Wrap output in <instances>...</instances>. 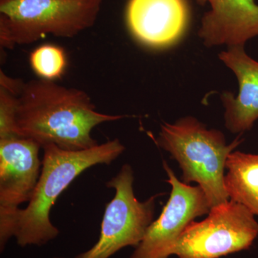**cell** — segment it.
I'll return each instance as SVG.
<instances>
[{"instance_id": "1", "label": "cell", "mask_w": 258, "mask_h": 258, "mask_svg": "<svg viewBox=\"0 0 258 258\" xmlns=\"http://www.w3.org/2000/svg\"><path fill=\"white\" fill-rule=\"evenodd\" d=\"M125 117L100 113L85 91L49 80L25 83L18 96L19 135L42 148L52 144L64 150L91 149L98 144L91 135L93 128Z\"/></svg>"}, {"instance_id": "2", "label": "cell", "mask_w": 258, "mask_h": 258, "mask_svg": "<svg viewBox=\"0 0 258 258\" xmlns=\"http://www.w3.org/2000/svg\"><path fill=\"white\" fill-rule=\"evenodd\" d=\"M42 149L40 179L28 207L20 209L17 217L14 237L22 247L44 245L56 238L59 230L50 215L61 194L83 171L98 164H111L125 151L118 139L85 150H64L52 144Z\"/></svg>"}, {"instance_id": "3", "label": "cell", "mask_w": 258, "mask_h": 258, "mask_svg": "<svg viewBox=\"0 0 258 258\" xmlns=\"http://www.w3.org/2000/svg\"><path fill=\"white\" fill-rule=\"evenodd\" d=\"M242 142L237 137L227 144L221 132L208 130L189 116L174 123H163L156 142L179 163L182 182L201 186L212 209L230 200L225 184L226 163Z\"/></svg>"}, {"instance_id": "4", "label": "cell", "mask_w": 258, "mask_h": 258, "mask_svg": "<svg viewBox=\"0 0 258 258\" xmlns=\"http://www.w3.org/2000/svg\"><path fill=\"white\" fill-rule=\"evenodd\" d=\"M101 5L102 0H0L1 47L76 36L94 25Z\"/></svg>"}, {"instance_id": "5", "label": "cell", "mask_w": 258, "mask_h": 258, "mask_svg": "<svg viewBox=\"0 0 258 258\" xmlns=\"http://www.w3.org/2000/svg\"><path fill=\"white\" fill-rule=\"evenodd\" d=\"M134 181L133 169L126 164L106 182L107 187L115 190V195L106 205L99 239L75 258H109L120 249L140 244L153 222L156 200L160 195L140 202L134 195Z\"/></svg>"}, {"instance_id": "6", "label": "cell", "mask_w": 258, "mask_h": 258, "mask_svg": "<svg viewBox=\"0 0 258 258\" xmlns=\"http://www.w3.org/2000/svg\"><path fill=\"white\" fill-rule=\"evenodd\" d=\"M258 237L255 215L229 200L210 210L200 222H190L171 252L179 258H219L248 249Z\"/></svg>"}, {"instance_id": "7", "label": "cell", "mask_w": 258, "mask_h": 258, "mask_svg": "<svg viewBox=\"0 0 258 258\" xmlns=\"http://www.w3.org/2000/svg\"><path fill=\"white\" fill-rule=\"evenodd\" d=\"M42 147L23 137L0 139V249L14 237L20 205L29 203L40 179Z\"/></svg>"}, {"instance_id": "8", "label": "cell", "mask_w": 258, "mask_h": 258, "mask_svg": "<svg viewBox=\"0 0 258 258\" xmlns=\"http://www.w3.org/2000/svg\"><path fill=\"white\" fill-rule=\"evenodd\" d=\"M163 168L171 186L169 200L160 216L149 226L143 240L130 258H169L180 235L195 218L208 215L210 208L201 186L179 181L165 161Z\"/></svg>"}, {"instance_id": "9", "label": "cell", "mask_w": 258, "mask_h": 258, "mask_svg": "<svg viewBox=\"0 0 258 258\" xmlns=\"http://www.w3.org/2000/svg\"><path fill=\"white\" fill-rule=\"evenodd\" d=\"M189 11L185 0H130L126 21L137 40L152 48L175 43L187 26Z\"/></svg>"}, {"instance_id": "10", "label": "cell", "mask_w": 258, "mask_h": 258, "mask_svg": "<svg viewBox=\"0 0 258 258\" xmlns=\"http://www.w3.org/2000/svg\"><path fill=\"white\" fill-rule=\"evenodd\" d=\"M210 5L199 35L205 45L244 46L258 36V5L254 0H195Z\"/></svg>"}, {"instance_id": "11", "label": "cell", "mask_w": 258, "mask_h": 258, "mask_svg": "<svg viewBox=\"0 0 258 258\" xmlns=\"http://www.w3.org/2000/svg\"><path fill=\"white\" fill-rule=\"evenodd\" d=\"M219 57L235 73L239 83L237 96L230 92L221 96L225 126L232 133H243L258 119V62L246 53L244 46L230 47Z\"/></svg>"}, {"instance_id": "12", "label": "cell", "mask_w": 258, "mask_h": 258, "mask_svg": "<svg viewBox=\"0 0 258 258\" xmlns=\"http://www.w3.org/2000/svg\"><path fill=\"white\" fill-rule=\"evenodd\" d=\"M226 169L225 189L230 200L258 216V154L232 152Z\"/></svg>"}, {"instance_id": "13", "label": "cell", "mask_w": 258, "mask_h": 258, "mask_svg": "<svg viewBox=\"0 0 258 258\" xmlns=\"http://www.w3.org/2000/svg\"><path fill=\"white\" fill-rule=\"evenodd\" d=\"M30 63L34 72L40 79L55 81L63 75L67 58L63 49L47 44L32 51Z\"/></svg>"}, {"instance_id": "14", "label": "cell", "mask_w": 258, "mask_h": 258, "mask_svg": "<svg viewBox=\"0 0 258 258\" xmlns=\"http://www.w3.org/2000/svg\"><path fill=\"white\" fill-rule=\"evenodd\" d=\"M18 96L0 87V139L20 137L17 127Z\"/></svg>"}, {"instance_id": "15", "label": "cell", "mask_w": 258, "mask_h": 258, "mask_svg": "<svg viewBox=\"0 0 258 258\" xmlns=\"http://www.w3.org/2000/svg\"><path fill=\"white\" fill-rule=\"evenodd\" d=\"M25 83L18 79H13L6 76L1 71L0 72V87L4 88L10 92L20 96Z\"/></svg>"}, {"instance_id": "16", "label": "cell", "mask_w": 258, "mask_h": 258, "mask_svg": "<svg viewBox=\"0 0 258 258\" xmlns=\"http://www.w3.org/2000/svg\"><path fill=\"white\" fill-rule=\"evenodd\" d=\"M53 258H64V257H53Z\"/></svg>"}]
</instances>
